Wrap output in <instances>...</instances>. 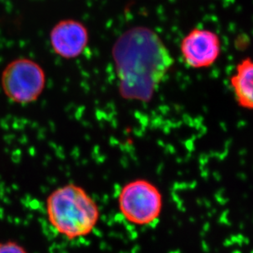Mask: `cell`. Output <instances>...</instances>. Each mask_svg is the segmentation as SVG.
Wrapping results in <instances>:
<instances>
[{"instance_id":"obj_1","label":"cell","mask_w":253,"mask_h":253,"mask_svg":"<svg viewBox=\"0 0 253 253\" xmlns=\"http://www.w3.org/2000/svg\"><path fill=\"white\" fill-rule=\"evenodd\" d=\"M113 58L123 98L148 101L173 63L160 37L153 31L137 27L115 43Z\"/></svg>"},{"instance_id":"obj_2","label":"cell","mask_w":253,"mask_h":253,"mask_svg":"<svg viewBox=\"0 0 253 253\" xmlns=\"http://www.w3.org/2000/svg\"><path fill=\"white\" fill-rule=\"evenodd\" d=\"M45 211L49 225L68 240L88 236L100 220L97 202L83 187L74 183L53 189L46 198Z\"/></svg>"},{"instance_id":"obj_3","label":"cell","mask_w":253,"mask_h":253,"mask_svg":"<svg viewBox=\"0 0 253 253\" xmlns=\"http://www.w3.org/2000/svg\"><path fill=\"white\" fill-rule=\"evenodd\" d=\"M45 72L35 60L19 57L12 60L1 73L0 84L12 103L28 105L41 98L45 89Z\"/></svg>"},{"instance_id":"obj_4","label":"cell","mask_w":253,"mask_h":253,"mask_svg":"<svg viewBox=\"0 0 253 253\" xmlns=\"http://www.w3.org/2000/svg\"><path fill=\"white\" fill-rule=\"evenodd\" d=\"M118 209L122 216L134 225L146 226L156 222L163 209L162 192L153 182L136 179L120 190Z\"/></svg>"},{"instance_id":"obj_5","label":"cell","mask_w":253,"mask_h":253,"mask_svg":"<svg viewBox=\"0 0 253 253\" xmlns=\"http://www.w3.org/2000/svg\"><path fill=\"white\" fill-rule=\"evenodd\" d=\"M221 51L217 34L207 29H193L180 43L184 62L192 68H206L212 66Z\"/></svg>"},{"instance_id":"obj_6","label":"cell","mask_w":253,"mask_h":253,"mask_svg":"<svg viewBox=\"0 0 253 253\" xmlns=\"http://www.w3.org/2000/svg\"><path fill=\"white\" fill-rule=\"evenodd\" d=\"M88 29L75 19L61 20L49 33L51 48L64 59H74L82 55L88 45Z\"/></svg>"},{"instance_id":"obj_7","label":"cell","mask_w":253,"mask_h":253,"mask_svg":"<svg viewBox=\"0 0 253 253\" xmlns=\"http://www.w3.org/2000/svg\"><path fill=\"white\" fill-rule=\"evenodd\" d=\"M253 64L250 57L242 60L236 67V72L230 78L237 103L242 108L253 110Z\"/></svg>"},{"instance_id":"obj_8","label":"cell","mask_w":253,"mask_h":253,"mask_svg":"<svg viewBox=\"0 0 253 253\" xmlns=\"http://www.w3.org/2000/svg\"><path fill=\"white\" fill-rule=\"evenodd\" d=\"M0 253H29L27 249L16 240L0 242Z\"/></svg>"}]
</instances>
